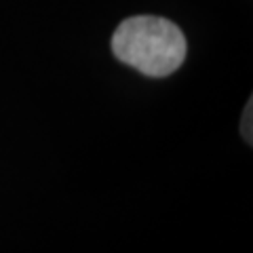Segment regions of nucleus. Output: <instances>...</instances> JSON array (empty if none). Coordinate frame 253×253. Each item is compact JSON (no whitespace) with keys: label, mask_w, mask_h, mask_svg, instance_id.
Returning <instances> with one entry per match:
<instances>
[{"label":"nucleus","mask_w":253,"mask_h":253,"mask_svg":"<svg viewBox=\"0 0 253 253\" xmlns=\"http://www.w3.org/2000/svg\"><path fill=\"white\" fill-rule=\"evenodd\" d=\"M112 51L123 63L141 74L163 78L184 63L188 44L184 32L173 21L154 15H137L116 28Z\"/></svg>","instance_id":"obj_1"},{"label":"nucleus","mask_w":253,"mask_h":253,"mask_svg":"<svg viewBox=\"0 0 253 253\" xmlns=\"http://www.w3.org/2000/svg\"><path fill=\"white\" fill-rule=\"evenodd\" d=\"M251 116H253V104H251V99H249L247 106H245V112H243V121H241V135L245 137V141H247V144H251V141H253Z\"/></svg>","instance_id":"obj_2"}]
</instances>
